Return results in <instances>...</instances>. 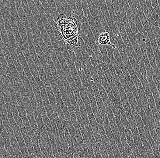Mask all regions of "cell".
I'll return each mask as SVG.
<instances>
[{
  "label": "cell",
  "instance_id": "cell-1",
  "mask_svg": "<svg viewBox=\"0 0 160 158\" xmlns=\"http://www.w3.org/2000/svg\"><path fill=\"white\" fill-rule=\"evenodd\" d=\"M75 63L76 69L78 71V74L79 76L80 79L82 82V87L86 89L90 85L88 83V79L85 75V73L83 69L82 63L80 61L77 60L75 62Z\"/></svg>",
  "mask_w": 160,
  "mask_h": 158
},
{
  "label": "cell",
  "instance_id": "cell-2",
  "mask_svg": "<svg viewBox=\"0 0 160 158\" xmlns=\"http://www.w3.org/2000/svg\"><path fill=\"white\" fill-rule=\"evenodd\" d=\"M96 44L101 45H104V46L108 45V46L112 47L115 50L117 49L116 47L112 44L111 41L110 34H109V32H106V31L100 33V35H99L97 40H96Z\"/></svg>",
  "mask_w": 160,
  "mask_h": 158
},
{
  "label": "cell",
  "instance_id": "cell-3",
  "mask_svg": "<svg viewBox=\"0 0 160 158\" xmlns=\"http://www.w3.org/2000/svg\"><path fill=\"white\" fill-rule=\"evenodd\" d=\"M69 68L70 70L71 76H72V78H73L74 82H75L76 87L80 90L82 88V82H81L79 76L78 71L76 69V65L75 64L69 67Z\"/></svg>",
  "mask_w": 160,
  "mask_h": 158
},
{
  "label": "cell",
  "instance_id": "cell-4",
  "mask_svg": "<svg viewBox=\"0 0 160 158\" xmlns=\"http://www.w3.org/2000/svg\"><path fill=\"white\" fill-rule=\"evenodd\" d=\"M116 25L118 28V30L120 32L121 38H122V40L124 42V44L126 46H127L129 43H130V41L129 38L127 35V32L125 30V27H124V24L123 23H120V22H117L115 23Z\"/></svg>",
  "mask_w": 160,
  "mask_h": 158
},
{
  "label": "cell",
  "instance_id": "cell-5",
  "mask_svg": "<svg viewBox=\"0 0 160 158\" xmlns=\"http://www.w3.org/2000/svg\"><path fill=\"white\" fill-rule=\"evenodd\" d=\"M90 46L96 57L98 65H101V63L103 62V56L99 47L96 44V41L90 42Z\"/></svg>",
  "mask_w": 160,
  "mask_h": 158
},
{
  "label": "cell",
  "instance_id": "cell-6",
  "mask_svg": "<svg viewBox=\"0 0 160 158\" xmlns=\"http://www.w3.org/2000/svg\"><path fill=\"white\" fill-rule=\"evenodd\" d=\"M85 50L88 53L91 60V63L92 65L93 66L96 68L97 69V66H98V63H97V59L94 53L93 52L92 48L90 47V45L88 44H85Z\"/></svg>",
  "mask_w": 160,
  "mask_h": 158
},
{
  "label": "cell",
  "instance_id": "cell-7",
  "mask_svg": "<svg viewBox=\"0 0 160 158\" xmlns=\"http://www.w3.org/2000/svg\"><path fill=\"white\" fill-rule=\"evenodd\" d=\"M88 21V23H89V26L91 27V30H92V32L95 38L96 41L97 40L98 37L100 35V33L98 30V28L95 23L94 20L92 16H91L90 17H88L87 19H86Z\"/></svg>",
  "mask_w": 160,
  "mask_h": 158
},
{
  "label": "cell",
  "instance_id": "cell-8",
  "mask_svg": "<svg viewBox=\"0 0 160 158\" xmlns=\"http://www.w3.org/2000/svg\"><path fill=\"white\" fill-rule=\"evenodd\" d=\"M46 89L50 103L51 107L54 110L57 105L55 95H54L52 89H51V87L49 86L46 87Z\"/></svg>",
  "mask_w": 160,
  "mask_h": 158
},
{
  "label": "cell",
  "instance_id": "cell-9",
  "mask_svg": "<svg viewBox=\"0 0 160 158\" xmlns=\"http://www.w3.org/2000/svg\"><path fill=\"white\" fill-rule=\"evenodd\" d=\"M106 2L107 8H108V13H109L112 20L115 23L118 22L117 17L116 16L115 14L114 9L112 1L106 0Z\"/></svg>",
  "mask_w": 160,
  "mask_h": 158
},
{
  "label": "cell",
  "instance_id": "cell-10",
  "mask_svg": "<svg viewBox=\"0 0 160 158\" xmlns=\"http://www.w3.org/2000/svg\"><path fill=\"white\" fill-rule=\"evenodd\" d=\"M112 2L113 5L115 14L116 16L117 17L118 22L123 23V20H122L121 13H120V7H119V1L117 0H113Z\"/></svg>",
  "mask_w": 160,
  "mask_h": 158
},
{
  "label": "cell",
  "instance_id": "cell-11",
  "mask_svg": "<svg viewBox=\"0 0 160 158\" xmlns=\"http://www.w3.org/2000/svg\"><path fill=\"white\" fill-rule=\"evenodd\" d=\"M129 59L130 63L131 64V66H132V68L134 70L135 74L137 75L138 78L139 79H140L141 77L143 76L141 75L140 71L139 66L138 64L137 63V62L134 59L133 57L130 58Z\"/></svg>",
  "mask_w": 160,
  "mask_h": 158
},
{
  "label": "cell",
  "instance_id": "cell-12",
  "mask_svg": "<svg viewBox=\"0 0 160 158\" xmlns=\"http://www.w3.org/2000/svg\"><path fill=\"white\" fill-rule=\"evenodd\" d=\"M80 96H81L82 99V100L83 103L85 105H89L90 103V100L89 97L87 95V91L86 89L84 88H82L80 90Z\"/></svg>",
  "mask_w": 160,
  "mask_h": 158
},
{
  "label": "cell",
  "instance_id": "cell-13",
  "mask_svg": "<svg viewBox=\"0 0 160 158\" xmlns=\"http://www.w3.org/2000/svg\"><path fill=\"white\" fill-rule=\"evenodd\" d=\"M65 44H66V47H67L68 52L71 59L75 63L77 60V58H76V54H75V51H74L73 46H72V45H70L69 44H68L67 43H65Z\"/></svg>",
  "mask_w": 160,
  "mask_h": 158
},
{
  "label": "cell",
  "instance_id": "cell-14",
  "mask_svg": "<svg viewBox=\"0 0 160 158\" xmlns=\"http://www.w3.org/2000/svg\"><path fill=\"white\" fill-rule=\"evenodd\" d=\"M97 16H98V17H99V19H100V21H101V23H102V25H103V27L104 29H105V31H106V32H109V31H110L109 27H108V25H107L106 20L103 14L102 13L101 11L98 12Z\"/></svg>",
  "mask_w": 160,
  "mask_h": 158
},
{
  "label": "cell",
  "instance_id": "cell-15",
  "mask_svg": "<svg viewBox=\"0 0 160 158\" xmlns=\"http://www.w3.org/2000/svg\"><path fill=\"white\" fill-rule=\"evenodd\" d=\"M134 16H135V23H136L137 28L138 30V32L141 34H142L145 31V30H144V27H143V25H142V23L138 15Z\"/></svg>",
  "mask_w": 160,
  "mask_h": 158
},
{
  "label": "cell",
  "instance_id": "cell-16",
  "mask_svg": "<svg viewBox=\"0 0 160 158\" xmlns=\"http://www.w3.org/2000/svg\"><path fill=\"white\" fill-rule=\"evenodd\" d=\"M82 5L83 12L84 16L87 19L88 17L91 16V14L90 13V10L88 7L86 1H82Z\"/></svg>",
  "mask_w": 160,
  "mask_h": 158
},
{
  "label": "cell",
  "instance_id": "cell-17",
  "mask_svg": "<svg viewBox=\"0 0 160 158\" xmlns=\"http://www.w3.org/2000/svg\"><path fill=\"white\" fill-rule=\"evenodd\" d=\"M138 1H128L129 5L131 9V11L133 13L134 16L138 15V12L137 8V3Z\"/></svg>",
  "mask_w": 160,
  "mask_h": 158
},
{
  "label": "cell",
  "instance_id": "cell-18",
  "mask_svg": "<svg viewBox=\"0 0 160 158\" xmlns=\"http://www.w3.org/2000/svg\"><path fill=\"white\" fill-rule=\"evenodd\" d=\"M140 80L142 84V87H143V89H144L145 93L151 91L150 89L149 84L148 81L147 80L146 77L142 76L141 78L140 79Z\"/></svg>",
  "mask_w": 160,
  "mask_h": 158
},
{
  "label": "cell",
  "instance_id": "cell-19",
  "mask_svg": "<svg viewBox=\"0 0 160 158\" xmlns=\"http://www.w3.org/2000/svg\"><path fill=\"white\" fill-rule=\"evenodd\" d=\"M75 4L77 7V12H78V16H79L80 18H82L84 16L83 12L82 5V1L80 0H76Z\"/></svg>",
  "mask_w": 160,
  "mask_h": 158
},
{
  "label": "cell",
  "instance_id": "cell-20",
  "mask_svg": "<svg viewBox=\"0 0 160 158\" xmlns=\"http://www.w3.org/2000/svg\"><path fill=\"white\" fill-rule=\"evenodd\" d=\"M152 31L154 32V35L156 37L157 44L160 51V29L159 27H152Z\"/></svg>",
  "mask_w": 160,
  "mask_h": 158
},
{
  "label": "cell",
  "instance_id": "cell-21",
  "mask_svg": "<svg viewBox=\"0 0 160 158\" xmlns=\"http://www.w3.org/2000/svg\"><path fill=\"white\" fill-rule=\"evenodd\" d=\"M93 18L95 23L96 24V26H97L100 33H102V32H106L105 30L103 27V25H102V23H101V21H100V19H99V17H98V16H94V17H93Z\"/></svg>",
  "mask_w": 160,
  "mask_h": 158
},
{
  "label": "cell",
  "instance_id": "cell-22",
  "mask_svg": "<svg viewBox=\"0 0 160 158\" xmlns=\"http://www.w3.org/2000/svg\"><path fill=\"white\" fill-rule=\"evenodd\" d=\"M56 5H57V10L59 15L66 16V13L64 7L62 6L60 1H55Z\"/></svg>",
  "mask_w": 160,
  "mask_h": 158
},
{
  "label": "cell",
  "instance_id": "cell-23",
  "mask_svg": "<svg viewBox=\"0 0 160 158\" xmlns=\"http://www.w3.org/2000/svg\"><path fill=\"white\" fill-rule=\"evenodd\" d=\"M76 138L81 146L85 144L82 136V133L80 131V128L76 129Z\"/></svg>",
  "mask_w": 160,
  "mask_h": 158
},
{
  "label": "cell",
  "instance_id": "cell-24",
  "mask_svg": "<svg viewBox=\"0 0 160 158\" xmlns=\"http://www.w3.org/2000/svg\"><path fill=\"white\" fill-rule=\"evenodd\" d=\"M139 66L140 71L141 75L144 77H146L147 76V72L146 70V67H145V64H144V61H140L139 63Z\"/></svg>",
  "mask_w": 160,
  "mask_h": 158
},
{
  "label": "cell",
  "instance_id": "cell-25",
  "mask_svg": "<svg viewBox=\"0 0 160 158\" xmlns=\"http://www.w3.org/2000/svg\"><path fill=\"white\" fill-rule=\"evenodd\" d=\"M151 4L153 9L155 10L160 18V8L158 1H154V0L151 1Z\"/></svg>",
  "mask_w": 160,
  "mask_h": 158
},
{
  "label": "cell",
  "instance_id": "cell-26",
  "mask_svg": "<svg viewBox=\"0 0 160 158\" xmlns=\"http://www.w3.org/2000/svg\"><path fill=\"white\" fill-rule=\"evenodd\" d=\"M73 48H74V51H75L77 60H81L83 58L82 55L81 50H80V49L79 48H78V47L73 46Z\"/></svg>",
  "mask_w": 160,
  "mask_h": 158
},
{
  "label": "cell",
  "instance_id": "cell-27",
  "mask_svg": "<svg viewBox=\"0 0 160 158\" xmlns=\"http://www.w3.org/2000/svg\"><path fill=\"white\" fill-rule=\"evenodd\" d=\"M28 5H29V8L31 11H33L36 6L35 3L34 1H27Z\"/></svg>",
  "mask_w": 160,
  "mask_h": 158
},
{
  "label": "cell",
  "instance_id": "cell-28",
  "mask_svg": "<svg viewBox=\"0 0 160 158\" xmlns=\"http://www.w3.org/2000/svg\"><path fill=\"white\" fill-rule=\"evenodd\" d=\"M146 1V5H147L148 9L150 12L152 10V9H153V7H152V4H151V1L147 0V1Z\"/></svg>",
  "mask_w": 160,
  "mask_h": 158
}]
</instances>
